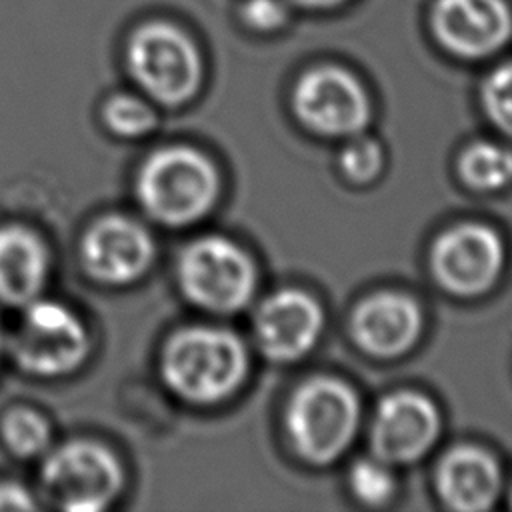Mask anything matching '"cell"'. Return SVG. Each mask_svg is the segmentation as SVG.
<instances>
[{"instance_id": "1", "label": "cell", "mask_w": 512, "mask_h": 512, "mask_svg": "<svg viewBox=\"0 0 512 512\" xmlns=\"http://www.w3.org/2000/svg\"><path fill=\"white\" fill-rule=\"evenodd\" d=\"M246 372L242 342L228 330L194 326L174 334L162 354V376L190 402H218Z\"/></svg>"}, {"instance_id": "2", "label": "cell", "mask_w": 512, "mask_h": 512, "mask_svg": "<svg viewBox=\"0 0 512 512\" xmlns=\"http://www.w3.org/2000/svg\"><path fill=\"white\" fill-rule=\"evenodd\" d=\"M216 196V168L194 148H162L146 160L138 176L142 206L152 218L170 226L198 220L210 210Z\"/></svg>"}, {"instance_id": "3", "label": "cell", "mask_w": 512, "mask_h": 512, "mask_svg": "<svg viewBox=\"0 0 512 512\" xmlns=\"http://www.w3.org/2000/svg\"><path fill=\"white\" fill-rule=\"evenodd\" d=\"M358 416V400L346 384L332 378H314L304 382L290 398L286 428L302 458L326 464L350 444Z\"/></svg>"}, {"instance_id": "4", "label": "cell", "mask_w": 512, "mask_h": 512, "mask_svg": "<svg viewBox=\"0 0 512 512\" xmlns=\"http://www.w3.org/2000/svg\"><path fill=\"white\" fill-rule=\"evenodd\" d=\"M126 64L136 84L162 104L188 100L202 80L196 44L168 22L140 26L128 40Z\"/></svg>"}, {"instance_id": "5", "label": "cell", "mask_w": 512, "mask_h": 512, "mask_svg": "<svg viewBox=\"0 0 512 512\" xmlns=\"http://www.w3.org/2000/svg\"><path fill=\"white\" fill-rule=\"evenodd\" d=\"M40 486L44 496L62 510L96 512L120 492L122 468L104 446L76 440L46 458Z\"/></svg>"}, {"instance_id": "6", "label": "cell", "mask_w": 512, "mask_h": 512, "mask_svg": "<svg viewBox=\"0 0 512 512\" xmlns=\"http://www.w3.org/2000/svg\"><path fill=\"white\" fill-rule=\"evenodd\" d=\"M90 340L80 318L60 302L30 300L10 336L16 362L40 376H58L82 364Z\"/></svg>"}, {"instance_id": "7", "label": "cell", "mask_w": 512, "mask_h": 512, "mask_svg": "<svg viewBox=\"0 0 512 512\" xmlns=\"http://www.w3.org/2000/svg\"><path fill=\"white\" fill-rule=\"evenodd\" d=\"M250 258L228 238L206 236L190 244L178 262V280L184 294L212 312L242 308L254 290Z\"/></svg>"}, {"instance_id": "8", "label": "cell", "mask_w": 512, "mask_h": 512, "mask_svg": "<svg viewBox=\"0 0 512 512\" xmlns=\"http://www.w3.org/2000/svg\"><path fill=\"white\" fill-rule=\"evenodd\" d=\"M292 102L300 122L326 136H352L370 116L364 86L348 70L330 64L300 76Z\"/></svg>"}, {"instance_id": "9", "label": "cell", "mask_w": 512, "mask_h": 512, "mask_svg": "<svg viewBox=\"0 0 512 512\" xmlns=\"http://www.w3.org/2000/svg\"><path fill=\"white\" fill-rule=\"evenodd\" d=\"M430 262L444 288L470 296L494 284L504 264V246L484 224H458L434 242Z\"/></svg>"}, {"instance_id": "10", "label": "cell", "mask_w": 512, "mask_h": 512, "mask_svg": "<svg viewBox=\"0 0 512 512\" xmlns=\"http://www.w3.org/2000/svg\"><path fill=\"white\" fill-rule=\"evenodd\" d=\"M436 40L460 58H486L512 36L506 0H436L430 12Z\"/></svg>"}, {"instance_id": "11", "label": "cell", "mask_w": 512, "mask_h": 512, "mask_svg": "<svg viewBox=\"0 0 512 512\" xmlns=\"http://www.w3.org/2000/svg\"><path fill=\"white\" fill-rule=\"evenodd\" d=\"M82 262L100 282L126 284L152 262L154 244L146 228L124 216H106L84 234Z\"/></svg>"}, {"instance_id": "12", "label": "cell", "mask_w": 512, "mask_h": 512, "mask_svg": "<svg viewBox=\"0 0 512 512\" xmlns=\"http://www.w3.org/2000/svg\"><path fill=\"white\" fill-rule=\"evenodd\" d=\"M440 418L434 404L414 392L386 396L374 414L372 446L384 462H412L436 440Z\"/></svg>"}, {"instance_id": "13", "label": "cell", "mask_w": 512, "mask_h": 512, "mask_svg": "<svg viewBox=\"0 0 512 512\" xmlns=\"http://www.w3.org/2000/svg\"><path fill=\"white\" fill-rule=\"evenodd\" d=\"M254 328L258 344L268 358L290 362L316 344L322 312L306 292L280 290L262 302Z\"/></svg>"}, {"instance_id": "14", "label": "cell", "mask_w": 512, "mask_h": 512, "mask_svg": "<svg viewBox=\"0 0 512 512\" xmlns=\"http://www.w3.org/2000/svg\"><path fill=\"white\" fill-rule=\"evenodd\" d=\"M420 324L418 306L396 292H380L366 298L350 320L358 346L376 356H396L408 350L418 338Z\"/></svg>"}, {"instance_id": "15", "label": "cell", "mask_w": 512, "mask_h": 512, "mask_svg": "<svg viewBox=\"0 0 512 512\" xmlns=\"http://www.w3.org/2000/svg\"><path fill=\"white\" fill-rule=\"evenodd\" d=\"M442 500L462 512H478L492 506L500 488L498 466L492 456L474 446L450 450L436 472Z\"/></svg>"}, {"instance_id": "16", "label": "cell", "mask_w": 512, "mask_h": 512, "mask_svg": "<svg viewBox=\"0 0 512 512\" xmlns=\"http://www.w3.org/2000/svg\"><path fill=\"white\" fill-rule=\"evenodd\" d=\"M46 248L24 226L0 228V300L28 304L46 278Z\"/></svg>"}, {"instance_id": "17", "label": "cell", "mask_w": 512, "mask_h": 512, "mask_svg": "<svg viewBox=\"0 0 512 512\" xmlns=\"http://www.w3.org/2000/svg\"><path fill=\"white\" fill-rule=\"evenodd\" d=\"M460 174L476 190H498L512 180V150L490 142H476L460 156Z\"/></svg>"}, {"instance_id": "18", "label": "cell", "mask_w": 512, "mask_h": 512, "mask_svg": "<svg viewBox=\"0 0 512 512\" xmlns=\"http://www.w3.org/2000/svg\"><path fill=\"white\" fill-rule=\"evenodd\" d=\"M6 444L18 456H34L48 444L50 432L44 418L30 410H14L2 422Z\"/></svg>"}, {"instance_id": "19", "label": "cell", "mask_w": 512, "mask_h": 512, "mask_svg": "<svg viewBox=\"0 0 512 512\" xmlns=\"http://www.w3.org/2000/svg\"><path fill=\"white\" fill-rule=\"evenodd\" d=\"M104 122L120 136H140L156 124L154 110L140 98L118 94L104 106Z\"/></svg>"}, {"instance_id": "20", "label": "cell", "mask_w": 512, "mask_h": 512, "mask_svg": "<svg viewBox=\"0 0 512 512\" xmlns=\"http://www.w3.org/2000/svg\"><path fill=\"white\" fill-rule=\"evenodd\" d=\"M482 104L490 120L512 138V62L500 64L486 76Z\"/></svg>"}, {"instance_id": "21", "label": "cell", "mask_w": 512, "mask_h": 512, "mask_svg": "<svg viewBox=\"0 0 512 512\" xmlns=\"http://www.w3.org/2000/svg\"><path fill=\"white\" fill-rule=\"evenodd\" d=\"M348 480L354 496L366 504H382L394 492V476L384 460H358Z\"/></svg>"}, {"instance_id": "22", "label": "cell", "mask_w": 512, "mask_h": 512, "mask_svg": "<svg viewBox=\"0 0 512 512\" xmlns=\"http://www.w3.org/2000/svg\"><path fill=\"white\" fill-rule=\"evenodd\" d=\"M340 166L356 182L372 180L382 168V150L370 138H354L344 146Z\"/></svg>"}, {"instance_id": "23", "label": "cell", "mask_w": 512, "mask_h": 512, "mask_svg": "<svg viewBox=\"0 0 512 512\" xmlns=\"http://www.w3.org/2000/svg\"><path fill=\"white\" fill-rule=\"evenodd\" d=\"M242 18L250 28L270 32L286 22L288 12L282 0H246L242 6Z\"/></svg>"}, {"instance_id": "24", "label": "cell", "mask_w": 512, "mask_h": 512, "mask_svg": "<svg viewBox=\"0 0 512 512\" xmlns=\"http://www.w3.org/2000/svg\"><path fill=\"white\" fill-rule=\"evenodd\" d=\"M34 506L32 496L20 484H0V510H30Z\"/></svg>"}, {"instance_id": "25", "label": "cell", "mask_w": 512, "mask_h": 512, "mask_svg": "<svg viewBox=\"0 0 512 512\" xmlns=\"http://www.w3.org/2000/svg\"><path fill=\"white\" fill-rule=\"evenodd\" d=\"M306 8H332V6H338L346 0H294Z\"/></svg>"}]
</instances>
